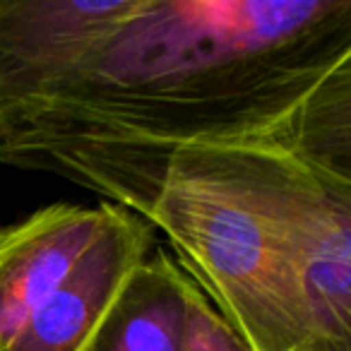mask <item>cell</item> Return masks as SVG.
<instances>
[{"label":"cell","instance_id":"obj_1","mask_svg":"<svg viewBox=\"0 0 351 351\" xmlns=\"http://www.w3.org/2000/svg\"><path fill=\"white\" fill-rule=\"evenodd\" d=\"M263 145L351 171V0H140L0 125V164L147 219L171 152Z\"/></svg>","mask_w":351,"mask_h":351},{"label":"cell","instance_id":"obj_2","mask_svg":"<svg viewBox=\"0 0 351 351\" xmlns=\"http://www.w3.org/2000/svg\"><path fill=\"white\" fill-rule=\"evenodd\" d=\"M284 152L263 145L178 147L145 219L169 239L178 265L250 351H308L284 234Z\"/></svg>","mask_w":351,"mask_h":351},{"label":"cell","instance_id":"obj_3","mask_svg":"<svg viewBox=\"0 0 351 351\" xmlns=\"http://www.w3.org/2000/svg\"><path fill=\"white\" fill-rule=\"evenodd\" d=\"M279 181L308 351H351V171L284 152Z\"/></svg>","mask_w":351,"mask_h":351},{"label":"cell","instance_id":"obj_4","mask_svg":"<svg viewBox=\"0 0 351 351\" xmlns=\"http://www.w3.org/2000/svg\"><path fill=\"white\" fill-rule=\"evenodd\" d=\"M140 0H0V125L65 80Z\"/></svg>","mask_w":351,"mask_h":351},{"label":"cell","instance_id":"obj_5","mask_svg":"<svg viewBox=\"0 0 351 351\" xmlns=\"http://www.w3.org/2000/svg\"><path fill=\"white\" fill-rule=\"evenodd\" d=\"M152 248L149 221L113 205L101 236L34 308L5 351H89L113 301Z\"/></svg>","mask_w":351,"mask_h":351},{"label":"cell","instance_id":"obj_6","mask_svg":"<svg viewBox=\"0 0 351 351\" xmlns=\"http://www.w3.org/2000/svg\"><path fill=\"white\" fill-rule=\"evenodd\" d=\"M111 210L56 202L0 226V351L101 236Z\"/></svg>","mask_w":351,"mask_h":351},{"label":"cell","instance_id":"obj_7","mask_svg":"<svg viewBox=\"0 0 351 351\" xmlns=\"http://www.w3.org/2000/svg\"><path fill=\"white\" fill-rule=\"evenodd\" d=\"M193 279L166 248H152L106 313L89 351H183Z\"/></svg>","mask_w":351,"mask_h":351},{"label":"cell","instance_id":"obj_8","mask_svg":"<svg viewBox=\"0 0 351 351\" xmlns=\"http://www.w3.org/2000/svg\"><path fill=\"white\" fill-rule=\"evenodd\" d=\"M183 351H250V346L221 317L195 282L188 289Z\"/></svg>","mask_w":351,"mask_h":351}]
</instances>
